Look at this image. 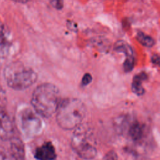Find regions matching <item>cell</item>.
I'll list each match as a JSON object with an SVG mask.
<instances>
[{
  "label": "cell",
  "mask_w": 160,
  "mask_h": 160,
  "mask_svg": "<svg viewBox=\"0 0 160 160\" xmlns=\"http://www.w3.org/2000/svg\"><path fill=\"white\" fill-rule=\"evenodd\" d=\"M58 88L51 83H43L34 91L31 104L36 112L44 118L52 116L60 103Z\"/></svg>",
  "instance_id": "1"
},
{
  "label": "cell",
  "mask_w": 160,
  "mask_h": 160,
  "mask_svg": "<svg viewBox=\"0 0 160 160\" xmlns=\"http://www.w3.org/2000/svg\"><path fill=\"white\" fill-rule=\"evenodd\" d=\"M84 103L76 98H67L61 101L56 111V121L64 130H71L79 126L86 115Z\"/></svg>",
  "instance_id": "2"
},
{
  "label": "cell",
  "mask_w": 160,
  "mask_h": 160,
  "mask_svg": "<svg viewBox=\"0 0 160 160\" xmlns=\"http://www.w3.org/2000/svg\"><path fill=\"white\" fill-rule=\"evenodd\" d=\"M4 78L11 88L20 91L32 86L37 81L38 75L32 69L15 62L5 68Z\"/></svg>",
  "instance_id": "3"
},
{
  "label": "cell",
  "mask_w": 160,
  "mask_h": 160,
  "mask_svg": "<svg viewBox=\"0 0 160 160\" xmlns=\"http://www.w3.org/2000/svg\"><path fill=\"white\" fill-rule=\"evenodd\" d=\"M71 146L82 159H91L96 156L97 151L92 139V134L86 125L81 124L76 128L71 139Z\"/></svg>",
  "instance_id": "4"
},
{
  "label": "cell",
  "mask_w": 160,
  "mask_h": 160,
  "mask_svg": "<svg viewBox=\"0 0 160 160\" xmlns=\"http://www.w3.org/2000/svg\"><path fill=\"white\" fill-rule=\"evenodd\" d=\"M21 124L23 131L29 136L36 134L41 128L39 118L31 109H26L22 112Z\"/></svg>",
  "instance_id": "5"
},
{
  "label": "cell",
  "mask_w": 160,
  "mask_h": 160,
  "mask_svg": "<svg viewBox=\"0 0 160 160\" xmlns=\"http://www.w3.org/2000/svg\"><path fill=\"white\" fill-rule=\"evenodd\" d=\"M14 134L12 122L5 109H0V139H11Z\"/></svg>",
  "instance_id": "6"
},
{
  "label": "cell",
  "mask_w": 160,
  "mask_h": 160,
  "mask_svg": "<svg viewBox=\"0 0 160 160\" xmlns=\"http://www.w3.org/2000/svg\"><path fill=\"white\" fill-rule=\"evenodd\" d=\"M34 158L37 160H54L56 158L54 146L49 141L45 142L36 148Z\"/></svg>",
  "instance_id": "7"
},
{
  "label": "cell",
  "mask_w": 160,
  "mask_h": 160,
  "mask_svg": "<svg viewBox=\"0 0 160 160\" xmlns=\"http://www.w3.org/2000/svg\"><path fill=\"white\" fill-rule=\"evenodd\" d=\"M10 140V155L12 160H25L24 146L22 141L18 138H12Z\"/></svg>",
  "instance_id": "8"
},
{
  "label": "cell",
  "mask_w": 160,
  "mask_h": 160,
  "mask_svg": "<svg viewBox=\"0 0 160 160\" xmlns=\"http://www.w3.org/2000/svg\"><path fill=\"white\" fill-rule=\"evenodd\" d=\"M128 132L132 140L138 141L143 135V127L137 121L132 122L129 124Z\"/></svg>",
  "instance_id": "9"
},
{
  "label": "cell",
  "mask_w": 160,
  "mask_h": 160,
  "mask_svg": "<svg viewBox=\"0 0 160 160\" xmlns=\"http://www.w3.org/2000/svg\"><path fill=\"white\" fill-rule=\"evenodd\" d=\"M146 78V74L142 72L134 76L132 83V91L138 96H141L144 93V89L142 86V81Z\"/></svg>",
  "instance_id": "10"
},
{
  "label": "cell",
  "mask_w": 160,
  "mask_h": 160,
  "mask_svg": "<svg viewBox=\"0 0 160 160\" xmlns=\"http://www.w3.org/2000/svg\"><path fill=\"white\" fill-rule=\"evenodd\" d=\"M9 49V42L6 38L5 33L1 29H0V58H4Z\"/></svg>",
  "instance_id": "11"
},
{
  "label": "cell",
  "mask_w": 160,
  "mask_h": 160,
  "mask_svg": "<svg viewBox=\"0 0 160 160\" xmlns=\"http://www.w3.org/2000/svg\"><path fill=\"white\" fill-rule=\"evenodd\" d=\"M115 49L118 51L123 52L127 58L133 57V51L131 46L124 41H118L115 44Z\"/></svg>",
  "instance_id": "12"
},
{
  "label": "cell",
  "mask_w": 160,
  "mask_h": 160,
  "mask_svg": "<svg viewBox=\"0 0 160 160\" xmlns=\"http://www.w3.org/2000/svg\"><path fill=\"white\" fill-rule=\"evenodd\" d=\"M137 39L141 44L148 48H151L154 44V40L153 38L142 32H138L137 35Z\"/></svg>",
  "instance_id": "13"
},
{
  "label": "cell",
  "mask_w": 160,
  "mask_h": 160,
  "mask_svg": "<svg viewBox=\"0 0 160 160\" xmlns=\"http://www.w3.org/2000/svg\"><path fill=\"white\" fill-rule=\"evenodd\" d=\"M134 65V57L126 58L124 62V69L126 72L130 71L133 69Z\"/></svg>",
  "instance_id": "14"
},
{
  "label": "cell",
  "mask_w": 160,
  "mask_h": 160,
  "mask_svg": "<svg viewBox=\"0 0 160 160\" xmlns=\"http://www.w3.org/2000/svg\"><path fill=\"white\" fill-rule=\"evenodd\" d=\"M103 160H118V156L115 151L111 150L106 154Z\"/></svg>",
  "instance_id": "15"
},
{
  "label": "cell",
  "mask_w": 160,
  "mask_h": 160,
  "mask_svg": "<svg viewBox=\"0 0 160 160\" xmlns=\"http://www.w3.org/2000/svg\"><path fill=\"white\" fill-rule=\"evenodd\" d=\"M6 104V97L4 91L0 88V109H5Z\"/></svg>",
  "instance_id": "16"
},
{
  "label": "cell",
  "mask_w": 160,
  "mask_h": 160,
  "mask_svg": "<svg viewBox=\"0 0 160 160\" xmlns=\"http://www.w3.org/2000/svg\"><path fill=\"white\" fill-rule=\"evenodd\" d=\"M0 160H12L11 156L1 146H0Z\"/></svg>",
  "instance_id": "17"
},
{
  "label": "cell",
  "mask_w": 160,
  "mask_h": 160,
  "mask_svg": "<svg viewBox=\"0 0 160 160\" xmlns=\"http://www.w3.org/2000/svg\"><path fill=\"white\" fill-rule=\"evenodd\" d=\"M51 5L57 9H61L64 6L63 0H49Z\"/></svg>",
  "instance_id": "18"
},
{
  "label": "cell",
  "mask_w": 160,
  "mask_h": 160,
  "mask_svg": "<svg viewBox=\"0 0 160 160\" xmlns=\"http://www.w3.org/2000/svg\"><path fill=\"white\" fill-rule=\"evenodd\" d=\"M92 81V77L91 74L89 73H86L84 75L82 79V84L84 86H86L89 84Z\"/></svg>",
  "instance_id": "19"
},
{
  "label": "cell",
  "mask_w": 160,
  "mask_h": 160,
  "mask_svg": "<svg viewBox=\"0 0 160 160\" xmlns=\"http://www.w3.org/2000/svg\"><path fill=\"white\" fill-rule=\"evenodd\" d=\"M67 25H68V28H69L70 30H71V31H76V30H77V29H78V27H77V26H76V23H75V22H74L69 21V22H68Z\"/></svg>",
  "instance_id": "20"
},
{
  "label": "cell",
  "mask_w": 160,
  "mask_h": 160,
  "mask_svg": "<svg viewBox=\"0 0 160 160\" xmlns=\"http://www.w3.org/2000/svg\"><path fill=\"white\" fill-rule=\"evenodd\" d=\"M152 61L156 64H158L159 62V57L158 55L155 54L152 57Z\"/></svg>",
  "instance_id": "21"
},
{
  "label": "cell",
  "mask_w": 160,
  "mask_h": 160,
  "mask_svg": "<svg viewBox=\"0 0 160 160\" xmlns=\"http://www.w3.org/2000/svg\"><path fill=\"white\" fill-rule=\"evenodd\" d=\"M18 1H21V2H26V1H28V0H18Z\"/></svg>",
  "instance_id": "22"
}]
</instances>
